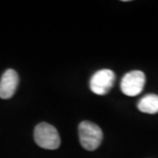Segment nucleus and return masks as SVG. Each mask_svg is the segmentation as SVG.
<instances>
[{
	"label": "nucleus",
	"mask_w": 158,
	"mask_h": 158,
	"mask_svg": "<svg viewBox=\"0 0 158 158\" xmlns=\"http://www.w3.org/2000/svg\"><path fill=\"white\" fill-rule=\"evenodd\" d=\"M79 141L85 150L94 151L100 147L103 140V131L99 125L90 121H82L78 126Z\"/></svg>",
	"instance_id": "1"
},
{
	"label": "nucleus",
	"mask_w": 158,
	"mask_h": 158,
	"mask_svg": "<svg viewBox=\"0 0 158 158\" xmlns=\"http://www.w3.org/2000/svg\"><path fill=\"white\" fill-rule=\"evenodd\" d=\"M145 82H146V76L143 72L134 70L123 76L120 83V88L125 96L135 97L143 91Z\"/></svg>",
	"instance_id": "4"
},
{
	"label": "nucleus",
	"mask_w": 158,
	"mask_h": 158,
	"mask_svg": "<svg viewBox=\"0 0 158 158\" xmlns=\"http://www.w3.org/2000/svg\"><path fill=\"white\" fill-rule=\"evenodd\" d=\"M115 73L110 69H102L96 72L90 78L89 87L94 94L104 96L111 90L115 82Z\"/></svg>",
	"instance_id": "3"
},
{
	"label": "nucleus",
	"mask_w": 158,
	"mask_h": 158,
	"mask_svg": "<svg viewBox=\"0 0 158 158\" xmlns=\"http://www.w3.org/2000/svg\"><path fill=\"white\" fill-rule=\"evenodd\" d=\"M138 109L143 113L156 114L158 113V96L149 94L144 96L138 103Z\"/></svg>",
	"instance_id": "6"
},
{
	"label": "nucleus",
	"mask_w": 158,
	"mask_h": 158,
	"mask_svg": "<svg viewBox=\"0 0 158 158\" xmlns=\"http://www.w3.org/2000/svg\"><path fill=\"white\" fill-rule=\"evenodd\" d=\"M34 140L39 147L47 150H56L60 147L61 139L53 125L41 122L34 129Z\"/></svg>",
	"instance_id": "2"
},
{
	"label": "nucleus",
	"mask_w": 158,
	"mask_h": 158,
	"mask_svg": "<svg viewBox=\"0 0 158 158\" xmlns=\"http://www.w3.org/2000/svg\"><path fill=\"white\" fill-rule=\"evenodd\" d=\"M19 85V74L12 69H7L0 79V98L4 100L14 96Z\"/></svg>",
	"instance_id": "5"
}]
</instances>
